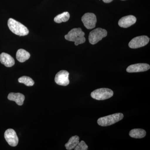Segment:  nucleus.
<instances>
[{"label": "nucleus", "instance_id": "f257e3e1", "mask_svg": "<svg viewBox=\"0 0 150 150\" xmlns=\"http://www.w3.org/2000/svg\"><path fill=\"white\" fill-rule=\"evenodd\" d=\"M85 34L84 32L81 28H73L68 34L65 35V38L69 41L74 42L75 45L78 46L79 44L85 42Z\"/></svg>", "mask_w": 150, "mask_h": 150}, {"label": "nucleus", "instance_id": "f03ea898", "mask_svg": "<svg viewBox=\"0 0 150 150\" xmlns=\"http://www.w3.org/2000/svg\"><path fill=\"white\" fill-rule=\"evenodd\" d=\"M8 25L9 29L16 35L25 36L29 33V30L27 27L13 19H9Z\"/></svg>", "mask_w": 150, "mask_h": 150}, {"label": "nucleus", "instance_id": "7ed1b4c3", "mask_svg": "<svg viewBox=\"0 0 150 150\" xmlns=\"http://www.w3.org/2000/svg\"><path fill=\"white\" fill-rule=\"evenodd\" d=\"M124 117L122 113H116L104 117L98 118L97 121L98 124L101 126H110L121 121Z\"/></svg>", "mask_w": 150, "mask_h": 150}, {"label": "nucleus", "instance_id": "20e7f679", "mask_svg": "<svg viewBox=\"0 0 150 150\" xmlns=\"http://www.w3.org/2000/svg\"><path fill=\"white\" fill-rule=\"evenodd\" d=\"M91 95L93 98L97 100H104L112 97L113 92L109 88H98L92 92Z\"/></svg>", "mask_w": 150, "mask_h": 150}, {"label": "nucleus", "instance_id": "39448f33", "mask_svg": "<svg viewBox=\"0 0 150 150\" xmlns=\"http://www.w3.org/2000/svg\"><path fill=\"white\" fill-rule=\"evenodd\" d=\"M107 35V31L105 29L98 28L90 33L88 39L90 43L92 45L96 44Z\"/></svg>", "mask_w": 150, "mask_h": 150}, {"label": "nucleus", "instance_id": "423d86ee", "mask_svg": "<svg viewBox=\"0 0 150 150\" xmlns=\"http://www.w3.org/2000/svg\"><path fill=\"white\" fill-rule=\"evenodd\" d=\"M149 38L146 35L138 36L134 38L130 41L129 43V46L130 48H138L144 47L149 43Z\"/></svg>", "mask_w": 150, "mask_h": 150}, {"label": "nucleus", "instance_id": "0eeeda50", "mask_svg": "<svg viewBox=\"0 0 150 150\" xmlns=\"http://www.w3.org/2000/svg\"><path fill=\"white\" fill-rule=\"evenodd\" d=\"M81 20L84 25L88 29H91L96 27L97 22L96 16L93 13H86L82 17Z\"/></svg>", "mask_w": 150, "mask_h": 150}, {"label": "nucleus", "instance_id": "6e6552de", "mask_svg": "<svg viewBox=\"0 0 150 150\" xmlns=\"http://www.w3.org/2000/svg\"><path fill=\"white\" fill-rule=\"evenodd\" d=\"M69 73L65 70H62L56 74L55 81L59 85L67 86L69 84Z\"/></svg>", "mask_w": 150, "mask_h": 150}, {"label": "nucleus", "instance_id": "1a4fd4ad", "mask_svg": "<svg viewBox=\"0 0 150 150\" xmlns=\"http://www.w3.org/2000/svg\"><path fill=\"white\" fill-rule=\"evenodd\" d=\"M4 137L6 141L11 146H16L18 144V138L13 129H7L5 132Z\"/></svg>", "mask_w": 150, "mask_h": 150}, {"label": "nucleus", "instance_id": "9d476101", "mask_svg": "<svg viewBox=\"0 0 150 150\" xmlns=\"http://www.w3.org/2000/svg\"><path fill=\"white\" fill-rule=\"evenodd\" d=\"M150 68V65L148 64L141 63L130 65L126 69V71L128 73L141 72L148 71Z\"/></svg>", "mask_w": 150, "mask_h": 150}, {"label": "nucleus", "instance_id": "9b49d317", "mask_svg": "<svg viewBox=\"0 0 150 150\" xmlns=\"http://www.w3.org/2000/svg\"><path fill=\"white\" fill-rule=\"evenodd\" d=\"M137 18L132 15L127 16L121 18L118 21V25L123 28H127L136 23Z\"/></svg>", "mask_w": 150, "mask_h": 150}, {"label": "nucleus", "instance_id": "f8f14e48", "mask_svg": "<svg viewBox=\"0 0 150 150\" xmlns=\"http://www.w3.org/2000/svg\"><path fill=\"white\" fill-rule=\"evenodd\" d=\"M0 62L7 67H13L15 64L13 58L8 54L2 53L0 55Z\"/></svg>", "mask_w": 150, "mask_h": 150}, {"label": "nucleus", "instance_id": "ddd939ff", "mask_svg": "<svg viewBox=\"0 0 150 150\" xmlns=\"http://www.w3.org/2000/svg\"><path fill=\"white\" fill-rule=\"evenodd\" d=\"M8 98L9 100L14 101L18 105H22L24 102L25 96L23 94L19 93H11L9 94Z\"/></svg>", "mask_w": 150, "mask_h": 150}, {"label": "nucleus", "instance_id": "4468645a", "mask_svg": "<svg viewBox=\"0 0 150 150\" xmlns=\"http://www.w3.org/2000/svg\"><path fill=\"white\" fill-rule=\"evenodd\" d=\"M30 56V54L29 52L24 49H19L16 53V59L19 62L21 63H23L27 61L29 59Z\"/></svg>", "mask_w": 150, "mask_h": 150}, {"label": "nucleus", "instance_id": "2eb2a0df", "mask_svg": "<svg viewBox=\"0 0 150 150\" xmlns=\"http://www.w3.org/2000/svg\"><path fill=\"white\" fill-rule=\"evenodd\" d=\"M79 137L77 136L71 137L67 144H65L66 149L68 150L74 149L79 142Z\"/></svg>", "mask_w": 150, "mask_h": 150}, {"label": "nucleus", "instance_id": "dca6fc26", "mask_svg": "<svg viewBox=\"0 0 150 150\" xmlns=\"http://www.w3.org/2000/svg\"><path fill=\"white\" fill-rule=\"evenodd\" d=\"M146 134V131L144 129H134L129 132V136L135 139H142L145 137Z\"/></svg>", "mask_w": 150, "mask_h": 150}, {"label": "nucleus", "instance_id": "f3484780", "mask_svg": "<svg viewBox=\"0 0 150 150\" xmlns=\"http://www.w3.org/2000/svg\"><path fill=\"white\" fill-rule=\"evenodd\" d=\"M70 18V14L68 12H65L62 14L58 15L54 18V21L57 23L65 22L69 20Z\"/></svg>", "mask_w": 150, "mask_h": 150}, {"label": "nucleus", "instance_id": "a211bd4d", "mask_svg": "<svg viewBox=\"0 0 150 150\" xmlns=\"http://www.w3.org/2000/svg\"><path fill=\"white\" fill-rule=\"evenodd\" d=\"M18 81L20 83L24 84L28 86H31L34 84V81L31 78L26 76H23L18 79Z\"/></svg>", "mask_w": 150, "mask_h": 150}, {"label": "nucleus", "instance_id": "6ab92c4d", "mask_svg": "<svg viewBox=\"0 0 150 150\" xmlns=\"http://www.w3.org/2000/svg\"><path fill=\"white\" fill-rule=\"evenodd\" d=\"M88 149V146L83 141L79 142L74 149L75 150H87Z\"/></svg>", "mask_w": 150, "mask_h": 150}, {"label": "nucleus", "instance_id": "aec40b11", "mask_svg": "<svg viewBox=\"0 0 150 150\" xmlns=\"http://www.w3.org/2000/svg\"><path fill=\"white\" fill-rule=\"evenodd\" d=\"M113 0H103V2L105 3H109L111 2Z\"/></svg>", "mask_w": 150, "mask_h": 150}, {"label": "nucleus", "instance_id": "412c9836", "mask_svg": "<svg viewBox=\"0 0 150 150\" xmlns=\"http://www.w3.org/2000/svg\"><path fill=\"white\" fill-rule=\"evenodd\" d=\"M122 1H125V0H122Z\"/></svg>", "mask_w": 150, "mask_h": 150}]
</instances>
